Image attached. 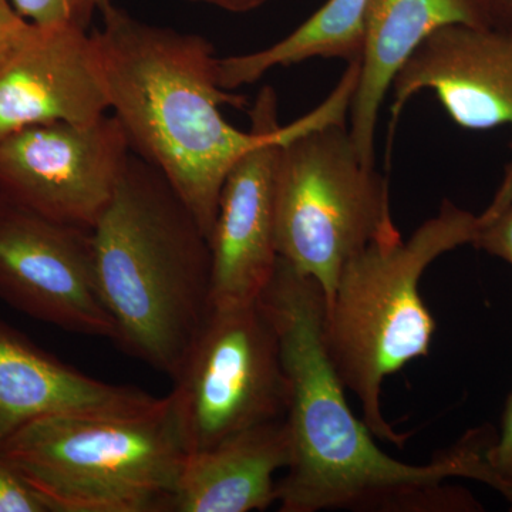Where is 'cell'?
<instances>
[{
    "label": "cell",
    "mask_w": 512,
    "mask_h": 512,
    "mask_svg": "<svg viewBox=\"0 0 512 512\" xmlns=\"http://www.w3.org/2000/svg\"><path fill=\"white\" fill-rule=\"evenodd\" d=\"M370 0H328L292 33L272 46L218 60V82L234 92L262 79L275 67L315 59L355 63L365 49L366 16Z\"/></svg>",
    "instance_id": "cell-16"
},
{
    "label": "cell",
    "mask_w": 512,
    "mask_h": 512,
    "mask_svg": "<svg viewBox=\"0 0 512 512\" xmlns=\"http://www.w3.org/2000/svg\"><path fill=\"white\" fill-rule=\"evenodd\" d=\"M389 183L357 153L346 120L286 140L276 173L279 258L318 282L329 301L340 272L373 242L400 237Z\"/></svg>",
    "instance_id": "cell-6"
},
{
    "label": "cell",
    "mask_w": 512,
    "mask_h": 512,
    "mask_svg": "<svg viewBox=\"0 0 512 512\" xmlns=\"http://www.w3.org/2000/svg\"><path fill=\"white\" fill-rule=\"evenodd\" d=\"M510 202H512V161L507 167V173H505L500 190L497 191L493 202L488 205L487 210L481 215H483V217H490V215L495 214V212L503 210Z\"/></svg>",
    "instance_id": "cell-23"
},
{
    "label": "cell",
    "mask_w": 512,
    "mask_h": 512,
    "mask_svg": "<svg viewBox=\"0 0 512 512\" xmlns=\"http://www.w3.org/2000/svg\"><path fill=\"white\" fill-rule=\"evenodd\" d=\"M101 18L93 37L110 110L131 151L167 178L210 239L229 171L279 126L275 89L258 93L251 128L239 130L221 107L247 100L222 89L220 57L205 37L150 25L114 3Z\"/></svg>",
    "instance_id": "cell-2"
},
{
    "label": "cell",
    "mask_w": 512,
    "mask_h": 512,
    "mask_svg": "<svg viewBox=\"0 0 512 512\" xmlns=\"http://www.w3.org/2000/svg\"><path fill=\"white\" fill-rule=\"evenodd\" d=\"M190 2L202 3V5L212 6V8L225 10L229 13H248L262 8L271 0H190Z\"/></svg>",
    "instance_id": "cell-22"
},
{
    "label": "cell",
    "mask_w": 512,
    "mask_h": 512,
    "mask_svg": "<svg viewBox=\"0 0 512 512\" xmlns=\"http://www.w3.org/2000/svg\"><path fill=\"white\" fill-rule=\"evenodd\" d=\"M110 110L89 30L30 23L0 59V141L33 124H86Z\"/></svg>",
    "instance_id": "cell-11"
},
{
    "label": "cell",
    "mask_w": 512,
    "mask_h": 512,
    "mask_svg": "<svg viewBox=\"0 0 512 512\" xmlns=\"http://www.w3.org/2000/svg\"><path fill=\"white\" fill-rule=\"evenodd\" d=\"M511 23L505 0H370L359 80L349 107V133L366 164L376 165L377 120L404 63L434 32Z\"/></svg>",
    "instance_id": "cell-13"
},
{
    "label": "cell",
    "mask_w": 512,
    "mask_h": 512,
    "mask_svg": "<svg viewBox=\"0 0 512 512\" xmlns=\"http://www.w3.org/2000/svg\"><path fill=\"white\" fill-rule=\"evenodd\" d=\"M0 512H49L35 491L0 454Z\"/></svg>",
    "instance_id": "cell-19"
},
{
    "label": "cell",
    "mask_w": 512,
    "mask_h": 512,
    "mask_svg": "<svg viewBox=\"0 0 512 512\" xmlns=\"http://www.w3.org/2000/svg\"><path fill=\"white\" fill-rule=\"evenodd\" d=\"M505 2H507L508 16H510L512 22V0H505Z\"/></svg>",
    "instance_id": "cell-24"
},
{
    "label": "cell",
    "mask_w": 512,
    "mask_h": 512,
    "mask_svg": "<svg viewBox=\"0 0 512 512\" xmlns=\"http://www.w3.org/2000/svg\"><path fill=\"white\" fill-rule=\"evenodd\" d=\"M131 153L109 114L86 124H33L0 141V195L50 220L93 229Z\"/></svg>",
    "instance_id": "cell-8"
},
{
    "label": "cell",
    "mask_w": 512,
    "mask_h": 512,
    "mask_svg": "<svg viewBox=\"0 0 512 512\" xmlns=\"http://www.w3.org/2000/svg\"><path fill=\"white\" fill-rule=\"evenodd\" d=\"M488 461L501 480L512 487V392L505 406L500 436L488 450Z\"/></svg>",
    "instance_id": "cell-20"
},
{
    "label": "cell",
    "mask_w": 512,
    "mask_h": 512,
    "mask_svg": "<svg viewBox=\"0 0 512 512\" xmlns=\"http://www.w3.org/2000/svg\"><path fill=\"white\" fill-rule=\"evenodd\" d=\"M0 299L66 332L116 339L97 281L92 229L50 220L3 195Z\"/></svg>",
    "instance_id": "cell-9"
},
{
    "label": "cell",
    "mask_w": 512,
    "mask_h": 512,
    "mask_svg": "<svg viewBox=\"0 0 512 512\" xmlns=\"http://www.w3.org/2000/svg\"><path fill=\"white\" fill-rule=\"evenodd\" d=\"M350 92L336 86L308 116L282 127L239 158L222 185L210 237L212 305L255 302L278 268L276 173L286 140L313 124L348 117Z\"/></svg>",
    "instance_id": "cell-10"
},
{
    "label": "cell",
    "mask_w": 512,
    "mask_h": 512,
    "mask_svg": "<svg viewBox=\"0 0 512 512\" xmlns=\"http://www.w3.org/2000/svg\"><path fill=\"white\" fill-rule=\"evenodd\" d=\"M390 90V143L407 101L423 90L436 94L448 117L461 128L512 126V22L437 30L414 50Z\"/></svg>",
    "instance_id": "cell-12"
},
{
    "label": "cell",
    "mask_w": 512,
    "mask_h": 512,
    "mask_svg": "<svg viewBox=\"0 0 512 512\" xmlns=\"http://www.w3.org/2000/svg\"><path fill=\"white\" fill-rule=\"evenodd\" d=\"M92 231L114 342L174 379L211 309L210 239L167 178L134 153Z\"/></svg>",
    "instance_id": "cell-3"
},
{
    "label": "cell",
    "mask_w": 512,
    "mask_h": 512,
    "mask_svg": "<svg viewBox=\"0 0 512 512\" xmlns=\"http://www.w3.org/2000/svg\"><path fill=\"white\" fill-rule=\"evenodd\" d=\"M473 245L512 266V202L490 217L478 215V232Z\"/></svg>",
    "instance_id": "cell-18"
},
{
    "label": "cell",
    "mask_w": 512,
    "mask_h": 512,
    "mask_svg": "<svg viewBox=\"0 0 512 512\" xmlns=\"http://www.w3.org/2000/svg\"><path fill=\"white\" fill-rule=\"evenodd\" d=\"M188 453L170 394L141 413L45 417L0 444L49 512H173Z\"/></svg>",
    "instance_id": "cell-5"
},
{
    "label": "cell",
    "mask_w": 512,
    "mask_h": 512,
    "mask_svg": "<svg viewBox=\"0 0 512 512\" xmlns=\"http://www.w3.org/2000/svg\"><path fill=\"white\" fill-rule=\"evenodd\" d=\"M23 19L35 25H67L89 30L96 13L104 12L113 0H10Z\"/></svg>",
    "instance_id": "cell-17"
},
{
    "label": "cell",
    "mask_w": 512,
    "mask_h": 512,
    "mask_svg": "<svg viewBox=\"0 0 512 512\" xmlns=\"http://www.w3.org/2000/svg\"><path fill=\"white\" fill-rule=\"evenodd\" d=\"M29 26V20L16 12L10 0H0V59L22 39Z\"/></svg>",
    "instance_id": "cell-21"
},
{
    "label": "cell",
    "mask_w": 512,
    "mask_h": 512,
    "mask_svg": "<svg viewBox=\"0 0 512 512\" xmlns=\"http://www.w3.org/2000/svg\"><path fill=\"white\" fill-rule=\"evenodd\" d=\"M161 397L84 375L0 322V444L32 421L63 414H134Z\"/></svg>",
    "instance_id": "cell-14"
},
{
    "label": "cell",
    "mask_w": 512,
    "mask_h": 512,
    "mask_svg": "<svg viewBox=\"0 0 512 512\" xmlns=\"http://www.w3.org/2000/svg\"><path fill=\"white\" fill-rule=\"evenodd\" d=\"M170 396L190 451L285 419L291 386L262 303L212 305Z\"/></svg>",
    "instance_id": "cell-7"
},
{
    "label": "cell",
    "mask_w": 512,
    "mask_h": 512,
    "mask_svg": "<svg viewBox=\"0 0 512 512\" xmlns=\"http://www.w3.org/2000/svg\"><path fill=\"white\" fill-rule=\"evenodd\" d=\"M291 461L286 420L269 421L190 451L173 512L264 511L276 503L275 476Z\"/></svg>",
    "instance_id": "cell-15"
},
{
    "label": "cell",
    "mask_w": 512,
    "mask_h": 512,
    "mask_svg": "<svg viewBox=\"0 0 512 512\" xmlns=\"http://www.w3.org/2000/svg\"><path fill=\"white\" fill-rule=\"evenodd\" d=\"M259 302L278 333L291 386L285 417L291 461L276 487L279 511L450 507L443 484L458 477L490 485L512 503V487L488 461L495 439L481 431L423 466L396 460L377 446L375 434L350 410L326 350V299L318 282L279 258Z\"/></svg>",
    "instance_id": "cell-1"
},
{
    "label": "cell",
    "mask_w": 512,
    "mask_h": 512,
    "mask_svg": "<svg viewBox=\"0 0 512 512\" xmlns=\"http://www.w3.org/2000/svg\"><path fill=\"white\" fill-rule=\"evenodd\" d=\"M477 232L478 215L446 200L412 237L373 242L340 272L326 302V350L376 439L402 447L409 437L384 419L380 394L387 377L429 355L436 322L421 276L441 255L473 245Z\"/></svg>",
    "instance_id": "cell-4"
}]
</instances>
